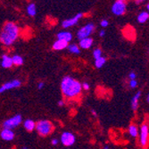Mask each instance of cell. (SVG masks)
<instances>
[{
  "label": "cell",
  "mask_w": 149,
  "mask_h": 149,
  "mask_svg": "<svg viewBox=\"0 0 149 149\" xmlns=\"http://www.w3.org/2000/svg\"><path fill=\"white\" fill-rule=\"evenodd\" d=\"M61 90L63 97L66 98L78 97L82 91L81 83L70 76H65L61 82Z\"/></svg>",
  "instance_id": "6da1fadb"
},
{
  "label": "cell",
  "mask_w": 149,
  "mask_h": 149,
  "mask_svg": "<svg viewBox=\"0 0 149 149\" xmlns=\"http://www.w3.org/2000/svg\"><path fill=\"white\" fill-rule=\"evenodd\" d=\"M20 29L16 23L7 22L0 31V42L5 47H11L19 38Z\"/></svg>",
  "instance_id": "7a4b0ae2"
},
{
  "label": "cell",
  "mask_w": 149,
  "mask_h": 149,
  "mask_svg": "<svg viewBox=\"0 0 149 149\" xmlns=\"http://www.w3.org/2000/svg\"><path fill=\"white\" fill-rule=\"evenodd\" d=\"M38 133L39 136L41 137H47L49 134H51L53 132L54 130V126L53 123L50 120H39L36 123V128H35Z\"/></svg>",
  "instance_id": "3957f363"
},
{
  "label": "cell",
  "mask_w": 149,
  "mask_h": 149,
  "mask_svg": "<svg viewBox=\"0 0 149 149\" xmlns=\"http://www.w3.org/2000/svg\"><path fill=\"white\" fill-rule=\"evenodd\" d=\"M22 115L16 114L15 116H13L12 118H9L6 120H5L4 123H3V127L6 128V129L13 130V129L18 127L22 123Z\"/></svg>",
  "instance_id": "277c9868"
},
{
  "label": "cell",
  "mask_w": 149,
  "mask_h": 149,
  "mask_svg": "<svg viewBox=\"0 0 149 149\" xmlns=\"http://www.w3.org/2000/svg\"><path fill=\"white\" fill-rule=\"evenodd\" d=\"M94 30H95V24L92 22H89L87 25L83 26L82 28L79 29V31L77 32V38L79 39L83 38H88L92 34Z\"/></svg>",
  "instance_id": "5b68a950"
},
{
  "label": "cell",
  "mask_w": 149,
  "mask_h": 149,
  "mask_svg": "<svg viewBox=\"0 0 149 149\" xmlns=\"http://www.w3.org/2000/svg\"><path fill=\"white\" fill-rule=\"evenodd\" d=\"M61 143L63 144V146H72L74 145L75 141H76V138L75 136L71 133V132H63L61 135Z\"/></svg>",
  "instance_id": "8992f818"
},
{
  "label": "cell",
  "mask_w": 149,
  "mask_h": 149,
  "mask_svg": "<svg viewBox=\"0 0 149 149\" xmlns=\"http://www.w3.org/2000/svg\"><path fill=\"white\" fill-rule=\"evenodd\" d=\"M112 12L115 15H123L126 12V4L123 1H117L112 6Z\"/></svg>",
  "instance_id": "52a82bcc"
},
{
  "label": "cell",
  "mask_w": 149,
  "mask_h": 149,
  "mask_svg": "<svg viewBox=\"0 0 149 149\" xmlns=\"http://www.w3.org/2000/svg\"><path fill=\"white\" fill-rule=\"evenodd\" d=\"M83 17V13H79L75 16H73L72 18H70V19H67V20H64L62 23V26L63 29H68V28H71V27L76 25L79 21Z\"/></svg>",
  "instance_id": "ba28073f"
},
{
  "label": "cell",
  "mask_w": 149,
  "mask_h": 149,
  "mask_svg": "<svg viewBox=\"0 0 149 149\" xmlns=\"http://www.w3.org/2000/svg\"><path fill=\"white\" fill-rule=\"evenodd\" d=\"M22 82L20 79H13L12 81H9V82H6L5 84H3L1 87H0V94L4 93L6 90H10L13 88H19L21 87Z\"/></svg>",
  "instance_id": "9c48e42d"
},
{
  "label": "cell",
  "mask_w": 149,
  "mask_h": 149,
  "mask_svg": "<svg viewBox=\"0 0 149 149\" xmlns=\"http://www.w3.org/2000/svg\"><path fill=\"white\" fill-rule=\"evenodd\" d=\"M148 140V125L144 123L140 129V145L143 147H146Z\"/></svg>",
  "instance_id": "30bf717a"
},
{
  "label": "cell",
  "mask_w": 149,
  "mask_h": 149,
  "mask_svg": "<svg viewBox=\"0 0 149 149\" xmlns=\"http://www.w3.org/2000/svg\"><path fill=\"white\" fill-rule=\"evenodd\" d=\"M15 132H13L12 130L10 129H6L4 128V130L0 133V137L1 139L5 141H12L13 139H15Z\"/></svg>",
  "instance_id": "8fae6325"
},
{
  "label": "cell",
  "mask_w": 149,
  "mask_h": 149,
  "mask_svg": "<svg viewBox=\"0 0 149 149\" xmlns=\"http://www.w3.org/2000/svg\"><path fill=\"white\" fill-rule=\"evenodd\" d=\"M93 39L89 37L88 38H83L79 39V47L82 49H88L92 47L93 45Z\"/></svg>",
  "instance_id": "7c38bea8"
},
{
  "label": "cell",
  "mask_w": 149,
  "mask_h": 149,
  "mask_svg": "<svg viewBox=\"0 0 149 149\" xmlns=\"http://www.w3.org/2000/svg\"><path fill=\"white\" fill-rule=\"evenodd\" d=\"M69 45V42L65 41L63 39H58L56 42H54L53 44V49L54 50H56V51H60V50H63L64 48H66Z\"/></svg>",
  "instance_id": "4fadbf2b"
},
{
  "label": "cell",
  "mask_w": 149,
  "mask_h": 149,
  "mask_svg": "<svg viewBox=\"0 0 149 149\" xmlns=\"http://www.w3.org/2000/svg\"><path fill=\"white\" fill-rule=\"evenodd\" d=\"M13 65V60L12 57L9 56L8 55H3L2 56V61H1V66L5 69H8L11 68V67Z\"/></svg>",
  "instance_id": "5bb4252c"
},
{
  "label": "cell",
  "mask_w": 149,
  "mask_h": 149,
  "mask_svg": "<svg viewBox=\"0 0 149 149\" xmlns=\"http://www.w3.org/2000/svg\"><path fill=\"white\" fill-rule=\"evenodd\" d=\"M23 126H24V129H25L27 131L31 132V131H33V130H35V128H36V123H35L34 120H31V119H28V120H24Z\"/></svg>",
  "instance_id": "9a60e30c"
},
{
  "label": "cell",
  "mask_w": 149,
  "mask_h": 149,
  "mask_svg": "<svg viewBox=\"0 0 149 149\" xmlns=\"http://www.w3.org/2000/svg\"><path fill=\"white\" fill-rule=\"evenodd\" d=\"M58 39H63L67 42H70L72 39V34L69 31H61L56 35Z\"/></svg>",
  "instance_id": "2e32d148"
},
{
  "label": "cell",
  "mask_w": 149,
  "mask_h": 149,
  "mask_svg": "<svg viewBox=\"0 0 149 149\" xmlns=\"http://www.w3.org/2000/svg\"><path fill=\"white\" fill-rule=\"evenodd\" d=\"M140 95H141V91H138V93L135 95L134 97L131 100V107H132V110L133 111H136L138 109L139 100V97H140Z\"/></svg>",
  "instance_id": "e0dca14e"
},
{
  "label": "cell",
  "mask_w": 149,
  "mask_h": 149,
  "mask_svg": "<svg viewBox=\"0 0 149 149\" xmlns=\"http://www.w3.org/2000/svg\"><path fill=\"white\" fill-rule=\"evenodd\" d=\"M149 19V13L147 12H142L138 16V22L139 23H145Z\"/></svg>",
  "instance_id": "ac0fdd59"
},
{
  "label": "cell",
  "mask_w": 149,
  "mask_h": 149,
  "mask_svg": "<svg viewBox=\"0 0 149 149\" xmlns=\"http://www.w3.org/2000/svg\"><path fill=\"white\" fill-rule=\"evenodd\" d=\"M27 13H28V15L30 16H35L36 13H37V7H36V5L31 3L28 6H27Z\"/></svg>",
  "instance_id": "d6986e66"
},
{
  "label": "cell",
  "mask_w": 149,
  "mask_h": 149,
  "mask_svg": "<svg viewBox=\"0 0 149 149\" xmlns=\"http://www.w3.org/2000/svg\"><path fill=\"white\" fill-rule=\"evenodd\" d=\"M12 60H13V63L15 64V65H16V66H21L24 63L23 58L21 56H18V55H15V56H12Z\"/></svg>",
  "instance_id": "ffe728a7"
},
{
  "label": "cell",
  "mask_w": 149,
  "mask_h": 149,
  "mask_svg": "<svg viewBox=\"0 0 149 149\" xmlns=\"http://www.w3.org/2000/svg\"><path fill=\"white\" fill-rule=\"evenodd\" d=\"M105 62H106V58L104 56H100L95 60V65H96L97 68H101V67L104 65Z\"/></svg>",
  "instance_id": "44dd1931"
},
{
  "label": "cell",
  "mask_w": 149,
  "mask_h": 149,
  "mask_svg": "<svg viewBox=\"0 0 149 149\" xmlns=\"http://www.w3.org/2000/svg\"><path fill=\"white\" fill-rule=\"evenodd\" d=\"M129 133L131 137L133 138H137L138 137V134H139V130H138V128L137 126H135L134 124L130 125V128H129Z\"/></svg>",
  "instance_id": "7402d4cb"
},
{
  "label": "cell",
  "mask_w": 149,
  "mask_h": 149,
  "mask_svg": "<svg viewBox=\"0 0 149 149\" xmlns=\"http://www.w3.org/2000/svg\"><path fill=\"white\" fill-rule=\"evenodd\" d=\"M68 49H69V52L72 53V54H76V55H78V54L80 53V50H79V47L75 45V44H72V45H68Z\"/></svg>",
  "instance_id": "603a6c76"
},
{
  "label": "cell",
  "mask_w": 149,
  "mask_h": 149,
  "mask_svg": "<svg viewBox=\"0 0 149 149\" xmlns=\"http://www.w3.org/2000/svg\"><path fill=\"white\" fill-rule=\"evenodd\" d=\"M129 29H130V27H129ZM125 31V32H128L129 33V35H127L126 37H127V38H129V39H134L135 38V36H136V33H135V31H134V29L133 28H130V30L129 31H127V30H124Z\"/></svg>",
  "instance_id": "cb8c5ba5"
},
{
  "label": "cell",
  "mask_w": 149,
  "mask_h": 149,
  "mask_svg": "<svg viewBox=\"0 0 149 149\" xmlns=\"http://www.w3.org/2000/svg\"><path fill=\"white\" fill-rule=\"evenodd\" d=\"M102 56V50L100 48H97V49H95L94 52H93V57L95 59H97L98 57Z\"/></svg>",
  "instance_id": "d4e9b609"
},
{
  "label": "cell",
  "mask_w": 149,
  "mask_h": 149,
  "mask_svg": "<svg viewBox=\"0 0 149 149\" xmlns=\"http://www.w3.org/2000/svg\"><path fill=\"white\" fill-rule=\"evenodd\" d=\"M137 86H138V81L136 80V79H130V87L131 88H137Z\"/></svg>",
  "instance_id": "484cf974"
},
{
  "label": "cell",
  "mask_w": 149,
  "mask_h": 149,
  "mask_svg": "<svg viewBox=\"0 0 149 149\" xmlns=\"http://www.w3.org/2000/svg\"><path fill=\"white\" fill-rule=\"evenodd\" d=\"M81 87H82V89H84V90H88L90 88V86H89V84L88 82L82 83V84H81Z\"/></svg>",
  "instance_id": "4316f807"
},
{
  "label": "cell",
  "mask_w": 149,
  "mask_h": 149,
  "mask_svg": "<svg viewBox=\"0 0 149 149\" xmlns=\"http://www.w3.org/2000/svg\"><path fill=\"white\" fill-rule=\"evenodd\" d=\"M108 24H109V22H108L107 20H102L101 22H100V25H101V27H103V28H105V27H107Z\"/></svg>",
  "instance_id": "83f0119b"
},
{
  "label": "cell",
  "mask_w": 149,
  "mask_h": 149,
  "mask_svg": "<svg viewBox=\"0 0 149 149\" xmlns=\"http://www.w3.org/2000/svg\"><path fill=\"white\" fill-rule=\"evenodd\" d=\"M136 77H137V75H136V73H135V72H130L129 74V78L130 79H136Z\"/></svg>",
  "instance_id": "f1b7e54d"
},
{
  "label": "cell",
  "mask_w": 149,
  "mask_h": 149,
  "mask_svg": "<svg viewBox=\"0 0 149 149\" xmlns=\"http://www.w3.org/2000/svg\"><path fill=\"white\" fill-rule=\"evenodd\" d=\"M44 86H45V83H44V82H38V89H42V88H44Z\"/></svg>",
  "instance_id": "f546056e"
},
{
  "label": "cell",
  "mask_w": 149,
  "mask_h": 149,
  "mask_svg": "<svg viewBox=\"0 0 149 149\" xmlns=\"http://www.w3.org/2000/svg\"><path fill=\"white\" fill-rule=\"evenodd\" d=\"M51 144H52L53 146H56V145L58 144V139H52V140H51Z\"/></svg>",
  "instance_id": "4dcf8cb0"
},
{
  "label": "cell",
  "mask_w": 149,
  "mask_h": 149,
  "mask_svg": "<svg viewBox=\"0 0 149 149\" xmlns=\"http://www.w3.org/2000/svg\"><path fill=\"white\" fill-rule=\"evenodd\" d=\"M104 35H105V31H101L99 32V36H100V37H104Z\"/></svg>",
  "instance_id": "1f68e13d"
},
{
  "label": "cell",
  "mask_w": 149,
  "mask_h": 149,
  "mask_svg": "<svg viewBox=\"0 0 149 149\" xmlns=\"http://www.w3.org/2000/svg\"><path fill=\"white\" fill-rule=\"evenodd\" d=\"M63 104H64V102H63V100H60V101L58 102V105H59V106H63Z\"/></svg>",
  "instance_id": "d6a6232c"
},
{
  "label": "cell",
  "mask_w": 149,
  "mask_h": 149,
  "mask_svg": "<svg viewBox=\"0 0 149 149\" xmlns=\"http://www.w3.org/2000/svg\"><path fill=\"white\" fill-rule=\"evenodd\" d=\"M144 1V0H135V2H136V4H140Z\"/></svg>",
  "instance_id": "836d02e7"
},
{
  "label": "cell",
  "mask_w": 149,
  "mask_h": 149,
  "mask_svg": "<svg viewBox=\"0 0 149 149\" xmlns=\"http://www.w3.org/2000/svg\"><path fill=\"white\" fill-rule=\"evenodd\" d=\"M91 113H92V114H93L94 116H97V112H96V111L92 110V111H91Z\"/></svg>",
  "instance_id": "e575fe53"
},
{
  "label": "cell",
  "mask_w": 149,
  "mask_h": 149,
  "mask_svg": "<svg viewBox=\"0 0 149 149\" xmlns=\"http://www.w3.org/2000/svg\"><path fill=\"white\" fill-rule=\"evenodd\" d=\"M146 8H147V10H148V12H149V4L146 6Z\"/></svg>",
  "instance_id": "d590c367"
},
{
  "label": "cell",
  "mask_w": 149,
  "mask_h": 149,
  "mask_svg": "<svg viewBox=\"0 0 149 149\" xmlns=\"http://www.w3.org/2000/svg\"><path fill=\"white\" fill-rule=\"evenodd\" d=\"M147 101H148V103H149V94H148V97H147Z\"/></svg>",
  "instance_id": "8d00e7d4"
},
{
  "label": "cell",
  "mask_w": 149,
  "mask_h": 149,
  "mask_svg": "<svg viewBox=\"0 0 149 149\" xmlns=\"http://www.w3.org/2000/svg\"><path fill=\"white\" fill-rule=\"evenodd\" d=\"M120 1H123V2H125V1H126V0H120Z\"/></svg>",
  "instance_id": "74e56055"
},
{
  "label": "cell",
  "mask_w": 149,
  "mask_h": 149,
  "mask_svg": "<svg viewBox=\"0 0 149 149\" xmlns=\"http://www.w3.org/2000/svg\"><path fill=\"white\" fill-rule=\"evenodd\" d=\"M0 66H1V61H0Z\"/></svg>",
  "instance_id": "f35d334b"
}]
</instances>
